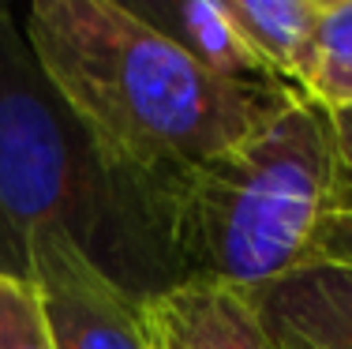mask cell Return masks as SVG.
<instances>
[{
	"label": "cell",
	"mask_w": 352,
	"mask_h": 349,
	"mask_svg": "<svg viewBox=\"0 0 352 349\" xmlns=\"http://www.w3.org/2000/svg\"><path fill=\"white\" fill-rule=\"evenodd\" d=\"M23 34L98 151L157 195L300 94L214 76L128 0H38Z\"/></svg>",
	"instance_id": "cell-1"
},
{
	"label": "cell",
	"mask_w": 352,
	"mask_h": 349,
	"mask_svg": "<svg viewBox=\"0 0 352 349\" xmlns=\"http://www.w3.org/2000/svg\"><path fill=\"white\" fill-rule=\"evenodd\" d=\"M53 237L75 240L139 301L176 286L162 195L98 151L0 8V274L27 278L30 252Z\"/></svg>",
	"instance_id": "cell-2"
},
{
	"label": "cell",
	"mask_w": 352,
	"mask_h": 349,
	"mask_svg": "<svg viewBox=\"0 0 352 349\" xmlns=\"http://www.w3.org/2000/svg\"><path fill=\"white\" fill-rule=\"evenodd\" d=\"M341 207L338 116L311 94H289L240 143L162 192L173 278L258 293L315 260Z\"/></svg>",
	"instance_id": "cell-3"
},
{
	"label": "cell",
	"mask_w": 352,
	"mask_h": 349,
	"mask_svg": "<svg viewBox=\"0 0 352 349\" xmlns=\"http://www.w3.org/2000/svg\"><path fill=\"white\" fill-rule=\"evenodd\" d=\"M53 349H154L142 301L113 282L75 240L53 237L30 252Z\"/></svg>",
	"instance_id": "cell-4"
},
{
	"label": "cell",
	"mask_w": 352,
	"mask_h": 349,
	"mask_svg": "<svg viewBox=\"0 0 352 349\" xmlns=\"http://www.w3.org/2000/svg\"><path fill=\"white\" fill-rule=\"evenodd\" d=\"M154 349H281L255 297L214 282H176L142 301Z\"/></svg>",
	"instance_id": "cell-5"
},
{
	"label": "cell",
	"mask_w": 352,
	"mask_h": 349,
	"mask_svg": "<svg viewBox=\"0 0 352 349\" xmlns=\"http://www.w3.org/2000/svg\"><path fill=\"white\" fill-rule=\"evenodd\" d=\"M281 349H352V267L311 260L251 293Z\"/></svg>",
	"instance_id": "cell-6"
},
{
	"label": "cell",
	"mask_w": 352,
	"mask_h": 349,
	"mask_svg": "<svg viewBox=\"0 0 352 349\" xmlns=\"http://www.w3.org/2000/svg\"><path fill=\"white\" fill-rule=\"evenodd\" d=\"M131 8L146 23H154L162 34H169L188 56H195L203 68H210L214 76L281 87L270 79L258 53L240 34L236 19L229 12V0H139Z\"/></svg>",
	"instance_id": "cell-7"
},
{
	"label": "cell",
	"mask_w": 352,
	"mask_h": 349,
	"mask_svg": "<svg viewBox=\"0 0 352 349\" xmlns=\"http://www.w3.org/2000/svg\"><path fill=\"white\" fill-rule=\"evenodd\" d=\"M326 0H229L240 34L274 83L311 94L318 72V19Z\"/></svg>",
	"instance_id": "cell-8"
},
{
	"label": "cell",
	"mask_w": 352,
	"mask_h": 349,
	"mask_svg": "<svg viewBox=\"0 0 352 349\" xmlns=\"http://www.w3.org/2000/svg\"><path fill=\"white\" fill-rule=\"evenodd\" d=\"M311 98H318L326 109L352 105V0H326L322 8Z\"/></svg>",
	"instance_id": "cell-9"
},
{
	"label": "cell",
	"mask_w": 352,
	"mask_h": 349,
	"mask_svg": "<svg viewBox=\"0 0 352 349\" xmlns=\"http://www.w3.org/2000/svg\"><path fill=\"white\" fill-rule=\"evenodd\" d=\"M0 349H53L34 282L12 274H0Z\"/></svg>",
	"instance_id": "cell-10"
},
{
	"label": "cell",
	"mask_w": 352,
	"mask_h": 349,
	"mask_svg": "<svg viewBox=\"0 0 352 349\" xmlns=\"http://www.w3.org/2000/svg\"><path fill=\"white\" fill-rule=\"evenodd\" d=\"M315 260L349 263L352 267V211H333L330 214V222L322 226V233H318Z\"/></svg>",
	"instance_id": "cell-11"
},
{
	"label": "cell",
	"mask_w": 352,
	"mask_h": 349,
	"mask_svg": "<svg viewBox=\"0 0 352 349\" xmlns=\"http://www.w3.org/2000/svg\"><path fill=\"white\" fill-rule=\"evenodd\" d=\"M338 116V147H341V188H345V207L341 211H352V113L333 109Z\"/></svg>",
	"instance_id": "cell-12"
},
{
	"label": "cell",
	"mask_w": 352,
	"mask_h": 349,
	"mask_svg": "<svg viewBox=\"0 0 352 349\" xmlns=\"http://www.w3.org/2000/svg\"><path fill=\"white\" fill-rule=\"evenodd\" d=\"M345 113H352V105H349V109H345Z\"/></svg>",
	"instance_id": "cell-13"
},
{
	"label": "cell",
	"mask_w": 352,
	"mask_h": 349,
	"mask_svg": "<svg viewBox=\"0 0 352 349\" xmlns=\"http://www.w3.org/2000/svg\"><path fill=\"white\" fill-rule=\"evenodd\" d=\"M345 109H349V105H345Z\"/></svg>",
	"instance_id": "cell-14"
}]
</instances>
